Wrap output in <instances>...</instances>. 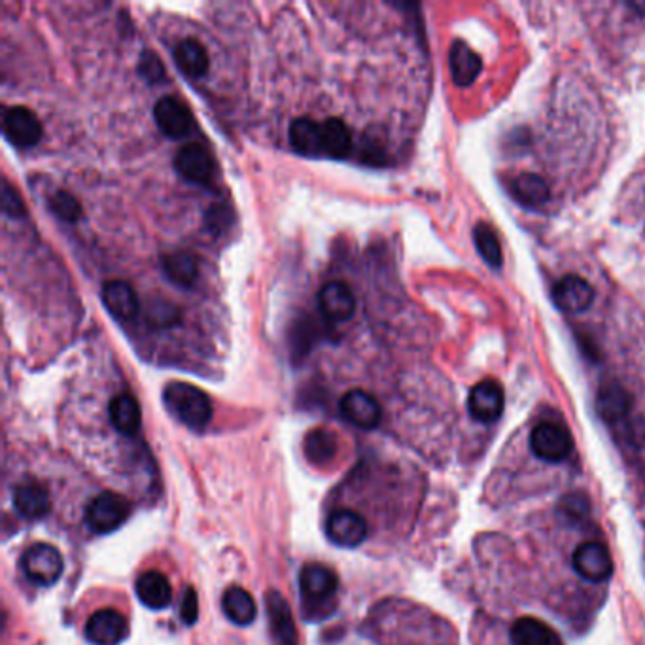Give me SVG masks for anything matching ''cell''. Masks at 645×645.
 Wrapping results in <instances>:
<instances>
[{"label":"cell","mask_w":645,"mask_h":645,"mask_svg":"<svg viewBox=\"0 0 645 645\" xmlns=\"http://www.w3.org/2000/svg\"><path fill=\"white\" fill-rule=\"evenodd\" d=\"M169 413L193 432H203L212 419V403L201 388L189 382H169L163 392Z\"/></svg>","instance_id":"6da1fadb"},{"label":"cell","mask_w":645,"mask_h":645,"mask_svg":"<svg viewBox=\"0 0 645 645\" xmlns=\"http://www.w3.org/2000/svg\"><path fill=\"white\" fill-rule=\"evenodd\" d=\"M131 503L117 493L97 494L86 510V522L95 534H112L129 519Z\"/></svg>","instance_id":"7a4b0ae2"},{"label":"cell","mask_w":645,"mask_h":645,"mask_svg":"<svg viewBox=\"0 0 645 645\" xmlns=\"http://www.w3.org/2000/svg\"><path fill=\"white\" fill-rule=\"evenodd\" d=\"M530 448L539 460L560 464L572 456L574 439L564 426L555 422H541L532 429Z\"/></svg>","instance_id":"3957f363"},{"label":"cell","mask_w":645,"mask_h":645,"mask_svg":"<svg viewBox=\"0 0 645 645\" xmlns=\"http://www.w3.org/2000/svg\"><path fill=\"white\" fill-rule=\"evenodd\" d=\"M25 576L41 586H51L63 576V557L50 543H34L22 558Z\"/></svg>","instance_id":"277c9868"},{"label":"cell","mask_w":645,"mask_h":645,"mask_svg":"<svg viewBox=\"0 0 645 645\" xmlns=\"http://www.w3.org/2000/svg\"><path fill=\"white\" fill-rule=\"evenodd\" d=\"M339 586L337 574L324 564H307L299 572V589L307 602V612L320 610L336 596Z\"/></svg>","instance_id":"5b68a950"},{"label":"cell","mask_w":645,"mask_h":645,"mask_svg":"<svg viewBox=\"0 0 645 645\" xmlns=\"http://www.w3.org/2000/svg\"><path fill=\"white\" fill-rule=\"evenodd\" d=\"M572 566L579 577L591 583L608 581L613 576V558L608 547L598 541L581 543L572 555Z\"/></svg>","instance_id":"8992f818"},{"label":"cell","mask_w":645,"mask_h":645,"mask_svg":"<svg viewBox=\"0 0 645 645\" xmlns=\"http://www.w3.org/2000/svg\"><path fill=\"white\" fill-rule=\"evenodd\" d=\"M505 407V394L503 388L498 381L484 379L479 384H475L469 392L467 398V409L469 415H472L477 422L483 424H493L496 422Z\"/></svg>","instance_id":"52a82bcc"},{"label":"cell","mask_w":645,"mask_h":645,"mask_svg":"<svg viewBox=\"0 0 645 645\" xmlns=\"http://www.w3.org/2000/svg\"><path fill=\"white\" fill-rule=\"evenodd\" d=\"M129 636V621L117 610L95 612L86 622V638L93 645H120Z\"/></svg>","instance_id":"ba28073f"},{"label":"cell","mask_w":645,"mask_h":645,"mask_svg":"<svg viewBox=\"0 0 645 645\" xmlns=\"http://www.w3.org/2000/svg\"><path fill=\"white\" fill-rule=\"evenodd\" d=\"M3 131L17 148H31L42 139V124L36 114L25 106H14L5 112Z\"/></svg>","instance_id":"9c48e42d"},{"label":"cell","mask_w":645,"mask_h":645,"mask_svg":"<svg viewBox=\"0 0 645 645\" xmlns=\"http://www.w3.org/2000/svg\"><path fill=\"white\" fill-rule=\"evenodd\" d=\"M326 534L331 543L352 549V547H358L365 541L367 522L356 511L337 510L326 521Z\"/></svg>","instance_id":"30bf717a"},{"label":"cell","mask_w":645,"mask_h":645,"mask_svg":"<svg viewBox=\"0 0 645 645\" xmlns=\"http://www.w3.org/2000/svg\"><path fill=\"white\" fill-rule=\"evenodd\" d=\"M594 298H596V291L593 284L577 275H568L560 279L553 288L555 305L562 312H568V315H579V312L586 310L593 305Z\"/></svg>","instance_id":"8fae6325"},{"label":"cell","mask_w":645,"mask_h":645,"mask_svg":"<svg viewBox=\"0 0 645 645\" xmlns=\"http://www.w3.org/2000/svg\"><path fill=\"white\" fill-rule=\"evenodd\" d=\"M153 117L158 127L170 139H182L193 131V114L174 97H163L155 103Z\"/></svg>","instance_id":"7c38bea8"},{"label":"cell","mask_w":645,"mask_h":645,"mask_svg":"<svg viewBox=\"0 0 645 645\" xmlns=\"http://www.w3.org/2000/svg\"><path fill=\"white\" fill-rule=\"evenodd\" d=\"M634 400L631 392L617 381H605L598 388L596 410L604 422L617 424L631 415Z\"/></svg>","instance_id":"4fadbf2b"},{"label":"cell","mask_w":645,"mask_h":645,"mask_svg":"<svg viewBox=\"0 0 645 645\" xmlns=\"http://www.w3.org/2000/svg\"><path fill=\"white\" fill-rule=\"evenodd\" d=\"M341 415L350 424L364 429H373L381 422L382 409L379 401L364 390H350L341 400Z\"/></svg>","instance_id":"5bb4252c"},{"label":"cell","mask_w":645,"mask_h":645,"mask_svg":"<svg viewBox=\"0 0 645 645\" xmlns=\"http://www.w3.org/2000/svg\"><path fill=\"white\" fill-rule=\"evenodd\" d=\"M265 608L271 634L275 636L279 645H298L296 619L291 615L286 598L279 591H267Z\"/></svg>","instance_id":"9a60e30c"},{"label":"cell","mask_w":645,"mask_h":645,"mask_svg":"<svg viewBox=\"0 0 645 645\" xmlns=\"http://www.w3.org/2000/svg\"><path fill=\"white\" fill-rule=\"evenodd\" d=\"M318 305L322 315L331 322H346L356 310L355 293L341 281L324 284L318 293Z\"/></svg>","instance_id":"2e32d148"},{"label":"cell","mask_w":645,"mask_h":645,"mask_svg":"<svg viewBox=\"0 0 645 645\" xmlns=\"http://www.w3.org/2000/svg\"><path fill=\"white\" fill-rule=\"evenodd\" d=\"M14 507L19 515L29 521L46 517L51 507L48 488L34 479L19 483L14 491Z\"/></svg>","instance_id":"e0dca14e"},{"label":"cell","mask_w":645,"mask_h":645,"mask_svg":"<svg viewBox=\"0 0 645 645\" xmlns=\"http://www.w3.org/2000/svg\"><path fill=\"white\" fill-rule=\"evenodd\" d=\"M174 167L191 182H208L212 176V158L205 146L198 143L184 144L174 155Z\"/></svg>","instance_id":"ac0fdd59"},{"label":"cell","mask_w":645,"mask_h":645,"mask_svg":"<svg viewBox=\"0 0 645 645\" xmlns=\"http://www.w3.org/2000/svg\"><path fill=\"white\" fill-rule=\"evenodd\" d=\"M134 591L146 608L155 612L165 610L172 602V586L169 579L158 570L144 572L139 579H136Z\"/></svg>","instance_id":"d6986e66"},{"label":"cell","mask_w":645,"mask_h":645,"mask_svg":"<svg viewBox=\"0 0 645 645\" xmlns=\"http://www.w3.org/2000/svg\"><path fill=\"white\" fill-rule=\"evenodd\" d=\"M103 303L117 320H131L139 310V298L125 281H108L103 286Z\"/></svg>","instance_id":"ffe728a7"},{"label":"cell","mask_w":645,"mask_h":645,"mask_svg":"<svg viewBox=\"0 0 645 645\" xmlns=\"http://www.w3.org/2000/svg\"><path fill=\"white\" fill-rule=\"evenodd\" d=\"M448 67H451L453 80L462 88H467L477 80L483 63L481 57L472 48L465 42L456 41L451 46V51H448Z\"/></svg>","instance_id":"44dd1931"},{"label":"cell","mask_w":645,"mask_h":645,"mask_svg":"<svg viewBox=\"0 0 645 645\" xmlns=\"http://www.w3.org/2000/svg\"><path fill=\"white\" fill-rule=\"evenodd\" d=\"M108 415H110V422L112 426L117 429V432L127 436V438H134L139 434L141 429V407L139 401H136L133 396L129 394H120L112 398L110 405H108Z\"/></svg>","instance_id":"7402d4cb"},{"label":"cell","mask_w":645,"mask_h":645,"mask_svg":"<svg viewBox=\"0 0 645 645\" xmlns=\"http://www.w3.org/2000/svg\"><path fill=\"white\" fill-rule=\"evenodd\" d=\"M511 193L521 205L528 208H538L551 199L549 184H547L536 172L519 174L511 182Z\"/></svg>","instance_id":"603a6c76"},{"label":"cell","mask_w":645,"mask_h":645,"mask_svg":"<svg viewBox=\"0 0 645 645\" xmlns=\"http://www.w3.org/2000/svg\"><path fill=\"white\" fill-rule=\"evenodd\" d=\"M222 610L226 617L233 624H237V627H248L258 613L256 602H253L252 594L243 589V586H229L222 598Z\"/></svg>","instance_id":"cb8c5ba5"},{"label":"cell","mask_w":645,"mask_h":645,"mask_svg":"<svg viewBox=\"0 0 645 645\" xmlns=\"http://www.w3.org/2000/svg\"><path fill=\"white\" fill-rule=\"evenodd\" d=\"M511 641L515 645H558L557 632L536 617H521L511 627Z\"/></svg>","instance_id":"d4e9b609"},{"label":"cell","mask_w":645,"mask_h":645,"mask_svg":"<svg viewBox=\"0 0 645 645\" xmlns=\"http://www.w3.org/2000/svg\"><path fill=\"white\" fill-rule=\"evenodd\" d=\"M174 61L189 78H201L208 70V53L205 46L195 38H184L174 48Z\"/></svg>","instance_id":"484cf974"},{"label":"cell","mask_w":645,"mask_h":645,"mask_svg":"<svg viewBox=\"0 0 645 645\" xmlns=\"http://www.w3.org/2000/svg\"><path fill=\"white\" fill-rule=\"evenodd\" d=\"M290 143L303 155L324 153L322 148V125L310 117H298L290 125Z\"/></svg>","instance_id":"4316f807"},{"label":"cell","mask_w":645,"mask_h":645,"mask_svg":"<svg viewBox=\"0 0 645 645\" xmlns=\"http://www.w3.org/2000/svg\"><path fill=\"white\" fill-rule=\"evenodd\" d=\"M167 277L179 286H191L199 277V263L188 252H174L163 258Z\"/></svg>","instance_id":"83f0119b"},{"label":"cell","mask_w":645,"mask_h":645,"mask_svg":"<svg viewBox=\"0 0 645 645\" xmlns=\"http://www.w3.org/2000/svg\"><path fill=\"white\" fill-rule=\"evenodd\" d=\"M352 139L346 124L339 117H329L322 125V148L331 158H346L350 153Z\"/></svg>","instance_id":"f1b7e54d"},{"label":"cell","mask_w":645,"mask_h":645,"mask_svg":"<svg viewBox=\"0 0 645 645\" xmlns=\"http://www.w3.org/2000/svg\"><path fill=\"white\" fill-rule=\"evenodd\" d=\"M474 241H475V248L481 253V258L491 267L500 269L503 263V253L494 229L483 222L477 224L474 229Z\"/></svg>","instance_id":"f546056e"},{"label":"cell","mask_w":645,"mask_h":645,"mask_svg":"<svg viewBox=\"0 0 645 645\" xmlns=\"http://www.w3.org/2000/svg\"><path fill=\"white\" fill-rule=\"evenodd\" d=\"M336 451H337V439L334 434H329L327 429H312L305 439L307 458L315 464L329 462L336 456Z\"/></svg>","instance_id":"4dcf8cb0"},{"label":"cell","mask_w":645,"mask_h":645,"mask_svg":"<svg viewBox=\"0 0 645 645\" xmlns=\"http://www.w3.org/2000/svg\"><path fill=\"white\" fill-rule=\"evenodd\" d=\"M50 207L57 217L65 222H76L82 217L80 201H78L69 191H57L50 201Z\"/></svg>","instance_id":"1f68e13d"},{"label":"cell","mask_w":645,"mask_h":645,"mask_svg":"<svg viewBox=\"0 0 645 645\" xmlns=\"http://www.w3.org/2000/svg\"><path fill=\"white\" fill-rule=\"evenodd\" d=\"M558 510L568 519H585L591 511V503L583 493H572L560 500Z\"/></svg>","instance_id":"d6a6232c"},{"label":"cell","mask_w":645,"mask_h":645,"mask_svg":"<svg viewBox=\"0 0 645 645\" xmlns=\"http://www.w3.org/2000/svg\"><path fill=\"white\" fill-rule=\"evenodd\" d=\"M139 70H141L144 80H148V82H152V84L161 82L163 76H165V69H163V65H161V61H160V57L155 55V53H152V51L143 53Z\"/></svg>","instance_id":"836d02e7"},{"label":"cell","mask_w":645,"mask_h":645,"mask_svg":"<svg viewBox=\"0 0 645 645\" xmlns=\"http://www.w3.org/2000/svg\"><path fill=\"white\" fill-rule=\"evenodd\" d=\"M3 208L12 218L25 217V205L22 198L17 195V191L10 186V182L3 184Z\"/></svg>","instance_id":"e575fe53"},{"label":"cell","mask_w":645,"mask_h":645,"mask_svg":"<svg viewBox=\"0 0 645 645\" xmlns=\"http://www.w3.org/2000/svg\"><path fill=\"white\" fill-rule=\"evenodd\" d=\"M180 617L182 621L191 627L199 617V602H198V593H195L191 586L186 589V594L182 598V608H180Z\"/></svg>","instance_id":"d590c367"},{"label":"cell","mask_w":645,"mask_h":645,"mask_svg":"<svg viewBox=\"0 0 645 645\" xmlns=\"http://www.w3.org/2000/svg\"><path fill=\"white\" fill-rule=\"evenodd\" d=\"M627 434H629V439L640 447L645 445V419L643 417H638V419H632L627 426Z\"/></svg>","instance_id":"8d00e7d4"},{"label":"cell","mask_w":645,"mask_h":645,"mask_svg":"<svg viewBox=\"0 0 645 645\" xmlns=\"http://www.w3.org/2000/svg\"><path fill=\"white\" fill-rule=\"evenodd\" d=\"M631 8H634V10H638L640 14H643L645 15V3H638V5H631Z\"/></svg>","instance_id":"74e56055"}]
</instances>
